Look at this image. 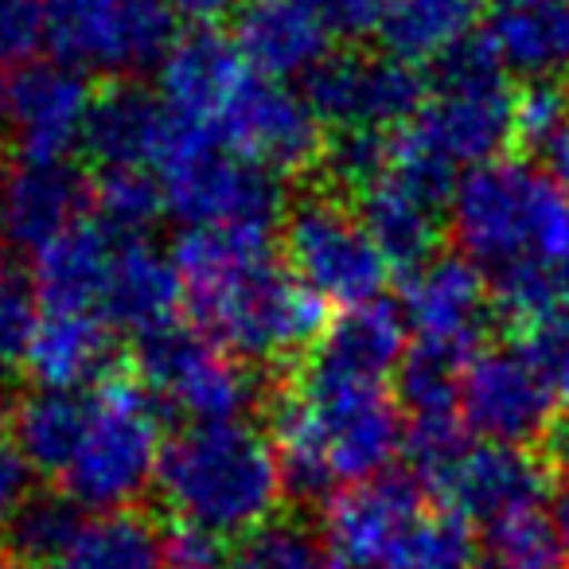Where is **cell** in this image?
I'll return each mask as SVG.
<instances>
[{
	"instance_id": "obj_1",
	"label": "cell",
	"mask_w": 569,
	"mask_h": 569,
	"mask_svg": "<svg viewBox=\"0 0 569 569\" xmlns=\"http://www.w3.org/2000/svg\"><path fill=\"white\" fill-rule=\"evenodd\" d=\"M191 325L238 363H277L312 351L325 336V309L273 242L183 230L172 246Z\"/></svg>"
},
{
	"instance_id": "obj_2",
	"label": "cell",
	"mask_w": 569,
	"mask_h": 569,
	"mask_svg": "<svg viewBox=\"0 0 569 569\" xmlns=\"http://www.w3.org/2000/svg\"><path fill=\"white\" fill-rule=\"evenodd\" d=\"M460 258L488 273H553L569 293V191L530 160H491L465 172L449 199Z\"/></svg>"
},
{
	"instance_id": "obj_3",
	"label": "cell",
	"mask_w": 569,
	"mask_h": 569,
	"mask_svg": "<svg viewBox=\"0 0 569 569\" xmlns=\"http://www.w3.org/2000/svg\"><path fill=\"white\" fill-rule=\"evenodd\" d=\"M157 491L183 527L230 546L266 527L284 499L273 441L246 418L183 426L164 445Z\"/></svg>"
},
{
	"instance_id": "obj_4",
	"label": "cell",
	"mask_w": 569,
	"mask_h": 569,
	"mask_svg": "<svg viewBox=\"0 0 569 569\" xmlns=\"http://www.w3.org/2000/svg\"><path fill=\"white\" fill-rule=\"evenodd\" d=\"M325 535L348 569H472V522L433 503L410 472H382L336 491Z\"/></svg>"
},
{
	"instance_id": "obj_5",
	"label": "cell",
	"mask_w": 569,
	"mask_h": 569,
	"mask_svg": "<svg viewBox=\"0 0 569 569\" xmlns=\"http://www.w3.org/2000/svg\"><path fill=\"white\" fill-rule=\"evenodd\" d=\"M515 102L519 94L507 87L503 63L488 40L476 36L437 63L426 106L410 126L398 129L395 144L460 180L472 168L499 160L515 141Z\"/></svg>"
},
{
	"instance_id": "obj_6",
	"label": "cell",
	"mask_w": 569,
	"mask_h": 569,
	"mask_svg": "<svg viewBox=\"0 0 569 569\" xmlns=\"http://www.w3.org/2000/svg\"><path fill=\"white\" fill-rule=\"evenodd\" d=\"M164 445L157 398L137 379L113 375L90 390L87 433L59 488L82 511H129L157 488Z\"/></svg>"
},
{
	"instance_id": "obj_7",
	"label": "cell",
	"mask_w": 569,
	"mask_h": 569,
	"mask_svg": "<svg viewBox=\"0 0 569 569\" xmlns=\"http://www.w3.org/2000/svg\"><path fill=\"white\" fill-rule=\"evenodd\" d=\"M164 214L183 230H219V234L269 242L289 219L281 176L234 157L214 141H196L160 168Z\"/></svg>"
},
{
	"instance_id": "obj_8",
	"label": "cell",
	"mask_w": 569,
	"mask_h": 569,
	"mask_svg": "<svg viewBox=\"0 0 569 569\" xmlns=\"http://www.w3.org/2000/svg\"><path fill=\"white\" fill-rule=\"evenodd\" d=\"M305 426L336 483H367L390 472L406 445V421L387 382L343 379L305 363L293 382Z\"/></svg>"
},
{
	"instance_id": "obj_9",
	"label": "cell",
	"mask_w": 569,
	"mask_h": 569,
	"mask_svg": "<svg viewBox=\"0 0 569 569\" xmlns=\"http://www.w3.org/2000/svg\"><path fill=\"white\" fill-rule=\"evenodd\" d=\"M48 51L79 74L129 82L160 67L180 40L168 0H43Z\"/></svg>"
},
{
	"instance_id": "obj_10",
	"label": "cell",
	"mask_w": 569,
	"mask_h": 569,
	"mask_svg": "<svg viewBox=\"0 0 569 569\" xmlns=\"http://www.w3.org/2000/svg\"><path fill=\"white\" fill-rule=\"evenodd\" d=\"M284 261L309 293L340 309L379 301L390 277V261L367 234L363 219L328 196H309L289 207Z\"/></svg>"
},
{
	"instance_id": "obj_11",
	"label": "cell",
	"mask_w": 569,
	"mask_h": 569,
	"mask_svg": "<svg viewBox=\"0 0 569 569\" xmlns=\"http://www.w3.org/2000/svg\"><path fill=\"white\" fill-rule=\"evenodd\" d=\"M137 375L160 410L188 418V426L238 421L253 406V382L230 351L196 325H168L137 340Z\"/></svg>"
},
{
	"instance_id": "obj_12",
	"label": "cell",
	"mask_w": 569,
	"mask_h": 569,
	"mask_svg": "<svg viewBox=\"0 0 569 569\" xmlns=\"http://www.w3.org/2000/svg\"><path fill=\"white\" fill-rule=\"evenodd\" d=\"M457 418L476 441L530 449L558 421V395L546 363L527 343H491L465 363Z\"/></svg>"
},
{
	"instance_id": "obj_13",
	"label": "cell",
	"mask_w": 569,
	"mask_h": 569,
	"mask_svg": "<svg viewBox=\"0 0 569 569\" xmlns=\"http://www.w3.org/2000/svg\"><path fill=\"white\" fill-rule=\"evenodd\" d=\"M452 188H457V176L395 144L387 172L356 191V214L363 219L367 234L375 238L390 269L413 273L437 258V246L449 230Z\"/></svg>"
},
{
	"instance_id": "obj_14",
	"label": "cell",
	"mask_w": 569,
	"mask_h": 569,
	"mask_svg": "<svg viewBox=\"0 0 569 569\" xmlns=\"http://www.w3.org/2000/svg\"><path fill=\"white\" fill-rule=\"evenodd\" d=\"M320 126L336 133H398L426 106V79L382 51H332L305 79Z\"/></svg>"
},
{
	"instance_id": "obj_15",
	"label": "cell",
	"mask_w": 569,
	"mask_h": 569,
	"mask_svg": "<svg viewBox=\"0 0 569 569\" xmlns=\"http://www.w3.org/2000/svg\"><path fill=\"white\" fill-rule=\"evenodd\" d=\"M214 141L273 176H297L325 160V126L289 82L246 74L214 126Z\"/></svg>"
},
{
	"instance_id": "obj_16",
	"label": "cell",
	"mask_w": 569,
	"mask_h": 569,
	"mask_svg": "<svg viewBox=\"0 0 569 569\" xmlns=\"http://www.w3.org/2000/svg\"><path fill=\"white\" fill-rule=\"evenodd\" d=\"M94 94L87 74L56 59H36L20 71L0 74V126L24 164L71 160V152L82 149Z\"/></svg>"
},
{
	"instance_id": "obj_17",
	"label": "cell",
	"mask_w": 569,
	"mask_h": 569,
	"mask_svg": "<svg viewBox=\"0 0 569 569\" xmlns=\"http://www.w3.org/2000/svg\"><path fill=\"white\" fill-rule=\"evenodd\" d=\"M402 317L421 348L449 351L472 359L483 348V336L496 317V297L483 269L460 253H437L406 277Z\"/></svg>"
},
{
	"instance_id": "obj_18",
	"label": "cell",
	"mask_w": 569,
	"mask_h": 569,
	"mask_svg": "<svg viewBox=\"0 0 569 569\" xmlns=\"http://www.w3.org/2000/svg\"><path fill=\"white\" fill-rule=\"evenodd\" d=\"M550 496V460L519 445L472 441L452 465L433 503L457 511L460 519L496 527L522 511H538Z\"/></svg>"
},
{
	"instance_id": "obj_19",
	"label": "cell",
	"mask_w": 569,
	"mask_h": 569,
	"mask_svg": "<svg viewBox=\"0 0 569 569\" xmlns=\"http://www.w3.org/2000/svg\"><path fill=\"white\" fill-rule=\"evenodd\" d=\"M191 133L196 129L180 126L168 113V106L160 102L157 90L129 79L110 82V87L94 94L82 149L98 160L102 172H113V168L160 172Z\"/></svg>"
},
{
	"instance_id": "obj_20",
	"label": "cell",
	"mask_w": 569,
	"mask_h": 569,
	"mask_svg": "<svg viewBox=\"0 0 569 569\" xmlns=\"http://www.w3.org/2000/svg\"><path fill=\"white\" fill-rule=\"evenodd\" d=\"M246 74L250 67L238 56L234 40L222 32H188L157 67V94L176 121L214 141V126Z\"/></svg>"
},
{
	"instance_id": "obj_21",
	"label": "cell",
	"mask_w": 569,
	"mask_h": 569,
	"mask_svg": "<svg viewBox=\"0 0 569 569\" xmlns=\"http://www.w3.org/2000/svg\"><path fill=\"white\" fill-rule=\"evenodd\" d=\"M94 207V183L71 160L9 168L0 183V234L17 250L40 253Z\"/></svg>"
},
{
	"instance_id": "obj_22",
	"label": "cell",
	"mask_w": 569,
	"mask_h": 569,
	"mask_svg": "<svg viewBox=\"0 0 569 569\" xmlns=\"http://www.w3.org/2000/svg\"><path fill=\"white\" fill-rule=\"evenodd\" d=\"M183 305V281L172 253L149 238H118V250L106 277L98 317L113 332H133L137 340L176 325Z\"/></svg>"
},
{
	"instance_id": "obj_23",
	"label": "cell",
	"mask_w": 569,
	"mask_h": 569,
	"mask_svg": "<svg viewBox=\"0 0 569 569\" xmlns=\"http://www.w3.org/2000/svg\"><path fill=\"white\" fill-rule=\"evenodd\" d=\"M332 28L301 0H246L234 17V48L253 74L289 82L309 79L332 56Z\"/></svg>"
},
{
	"instance_id": "obj_24",
	"label": "cell",
	"mask_w": 569,
	"mask_h": 569,
	"mask_svg": "<svg viewBox=\"0 0 569 569\" xmlns=\"http://www.w3.org/2000/svg\"><path fill=\"white\" fill-rule=\"evenodd\" d=\"M113 367H118V332L98 312H40L24 359V371L40 390L90 395L106 379H113Z\"/></svg>"
},
{
	"instance_id": "obj_25",
	"label": "cell",
	"mask_w": 569,
	"mask_h": 569,
	"mask_svg": "<svg viewBox=\"0 0 569 569\" xmlns=\"http://www.w3.org/2000/svg\"><path fill=\"white\" fill-rule=\"evenodd\" d=\"M118 238L121 234L87 214L67 234L32 253V293L40 312H98Z\"/></svg>"
},
{
	"instance_id": "obj_26",
	"label": "cell",
	"mask_w": 569,
	"mask_h": 569,
	"mask_svg": "<svg viewBox=\"0 0 569 569\" xmlns=\"http://www.w3.org/2000/svg\"><path fill=\"white\" fill-rule=\"evenodd\" d=\"M410 351V325L402 309L390 301H371L359 309H343L309 356V367L343 379L387 382L398 375Z\"/></svg>"
},
{
	"instance_id": "obj_27",
	"label": "cell",
	"mask_w": 569,
	"mask_h": 569,
	"mask_svg": "<svg viewBox=\"0 0 569 569\" xmlns=\"http://www.w3.org/2000/svg\"><path fill=\"white\" fill-rule=\"evenodd\" d=\"M483 0H382L375 40L382 56L406 67H437L476 40Z\"/></svg>"
},
{
	"instance_id": "obj_28",
	"label": "cell",
	"mask_w": 569,
	"mask_h": 569,
	"mask_svg": "<svg viewBox=\"0 0 569 569\" xmlns=\"http://www.w3.org/2000/svg\"><path fill=\"white\" fill-rule=\"evenodd\" d=\"M488 48L503 63L530 82L569 79V0L546 9H499L483 32Z\"/></svg>"
},
{
	"instance_id": "obj_29",
	"label": "cell",
	"mask_w": 569,
	"mask_h": 569,
	"mask_svg": "<svg viewBox=\"0 0 569 569\" xmlns=\"http://www.w3.org/2000/svg\"><path fill=\"white\" fill-rule=\"evenodd\" d=\"M87 418H90V395L36 387L32 395H24L17 402L9 429L36 476L63 480V472L71 468L74 452L82 445V433H87Z\"/></svg>"
},
{
	"instance_id": "obj_30",
	"label": "cell",
	"mask_w": 569,
	"mask_h": 569,
	"mask_svg": "<svg viewBox=\"0 0 569 569\" xmlns=\"http://www.w3.org/2000/svg\"><path fill=\"white\" fill-rule=\"evenodd\" d=\"M63 569H172L168 535L141 507L87 519Z\"/></svg>"
},
{
	"instance_id": "obj_31",
	"label": "cell",
	"mask_w": 569,
	"mask_h": 569,
	"mask_svg": "<svg viewBox=\"0 0 569 569\" xmlns=\"http://www.w3.org/2000/svg\"><path fill=\"white\" fill-rule=\"evenodd\" d=\"M82 527H87V515L63 488L32 491L0 535V553L12 561V569L63 566Z\"/></svg>"
},
{
	"instance_id": "obj_32",
	"label": "cell",
	"mask_w": 569,
	"mask_h": 569,
	"mask_svg": "<svg viewBox=\"0 0 569 569\" xmlns=\"http://www.w3.org/2000/svg\"><path fill=\"white\" fill-rule=\"evenodd\" d=\"M227 569H348L309 515H273L230 546Z\"/></svg>"
},
{
	"instance_id": "obj_33",
	"label": "cell",
	"mask_w": 569,
	"mask_h": 569,
	"mask_svg": "<svg viewBox=\"0 0 569 569\" xmlns=\"http://www.w3.org/2000/svg\"><path fill=\"white\" fill-rule=\"evenodd\" d=\"M515 141L569 191V82H530L515 102Z\"/></svg>"
},
{
	"instance_id": "obj_34",
	"label": "cell",
	"mask_w": 569,
	"mask_h": 569,
	"mask_svg": "<svg viewBox=\"0 0 569 569\" xmlns=\"http://www.w3.org/2000/svg\"><path fill=\"white\" fill-rule=\"evenodd\" d=\"M480 569H569V558L550 515L538 507L483 527Z\"/></svg>"
},
{
	"instance_id": "obj_35",
	"label": "cell",
	"mask_w": 569,
	"mask_h": 569,
	"mask_svg": "<svg viewBox=\"0 0 569 569\" xmlns=\"http://www.w3.org/2000/svg\"><path fill=\"white\" fill-rule=\"evenodd\" d=\"M164 214V188L157 172L113 168L94 180V219L121 238H149V227Z\"/></svg>"
},
{
	"instance_id": "obj_36",
	"label": "cell",
	"mask_w": 569,
	"mask_h": 569,
	"mask_svg": "<svg viewBox=\"0 0 569 569\" xmlns=\"http://www.w3.org/2000/svg\"><path fill=\"white\" fill-rule=\"evenodd\" d=\"M465 363L468 359L449 356V351L410 343L402 367H398V390H395L398 406H402L410 418H441V413H457Z\"/></svg>"
},
{
	"instance_id": "obj_37",
	"label": "cell",
	"mask_w": 569,
	"mask_h": 569,
	"mask_svg": "<svg viewBox=\"0 0 569 569\" xmlns=\"http://www.w3.org/2000/svg\"><path fill=\"white\" fill-rule=\"evenodd\" d=\"M527 348L542 359L553 379L561 418L553 421L550 437H546V460H553V465L566 472L569 468V309L561 312V317L546 320L535 332H527Z\"/></svg>"
},
{
	"instance_id": "obj_38",
	"label": "cell",
	"mask_w": 569,
	"mask_h": 569,
	"mask_svg": "<svg viewBox=\"0 0 569 569\" xmlns=\"http://www.w3.org/2000/svg\"><path fill=\"white\" fill-rule=\"evenodd\" d=\"M395 152V133H336L325 144V160L336 183L351 191H363L371 180H379Z\"/></svg>"
},
{
	"instance_id": "obj_39",
	"label": "cell",
	"mask_w": 569,
	"mask_h": 569,
	"mask_svg": "<svg viewBox=\"0 0 569 569\" xmlns=\"http://www.w3.org/2000/svg\"><path fill=\"white\" fill-rule=\"evenodd\" d=\"M36 325H40V301L32 293V281L0 273V379L24 367Z\"/></svg>"
},
{
	"instance_id": "obj_40",
	"label": "cell",
	"mask_w": 569,
	"mask_h": 569,
	"mask_svg": "<svg viewBox=\"0 0 569 569\" xmlns=\"http://www.w3.org/2000/svg\"><path fill=\"white\" fill-rule=\"evenodd\" d=\"M48 48L43 0H0V74L36 63Z\"/></svg>"
},
{
	"instance_id": "obj_41",
	"label": "cell",
	"mask_w": 569,
	"mask_h": 569,
	"mask_svg": "<svg viewBox=\"0 0 569 569\" xmlns=\"http://www.w3.org/2000/svg\"><path fill=\"white\" fill-rule=\"evenodd\" d=\"M32 476L36 472L24 460V452H20L12 429L0 421V535H4V527L12 522V515L24 507V499L36 491Z\"/></svg>"
},
{
	"instance_id": "obj_42",
	"label": "cell",
	"mask_w": 569,
	"mask_h": 569,
	"mask_svg": "<svg viewBox=\"0 0 569 569\" xmlns=\"http://www.w3.org/2000/svg\"><path fill=\"white\" fill-rule=\"evenodd\" d=\"M305 9H312L332 36H359V32H371L375 20H379L382 0H301Z\"/></svg>"
},
{
	"instance_id": "obj_43",
	"label": "cell",
	"mask_w": 569,
	"mask_h": 569,
	"mask_svg": "<svg viewBox=\"0 0 569 569\" xmlns=\"http://www.w3.org/2000/svg\"><path fill=\"white\" fill-rule=\"evenodd\" d=\"M180 24H188L191 32H219L222 20L238 17L246 0H168Z\"/></svg>"
},
{
	"instance_id": "obj_44",
	"label": "cell",
	"mask_w": 569,
	"mask_h": 569,
	"mask_svg": "<svg viewBox=\"0 0 569 569\" xmlns=\"http://www.w3.org/2000/svg\"><path fill=\"white\" fill-rule=\"evenodd\" d=\"M550 522H553V530H558L561 550H566V558H569V468L558 476V483H553V491H550Z\"/></svg>"
},
{
	"instance_id": "obj_45",
	"label": "cell",
	"mask_w": 569,
	"mask_h": 569,
	"mask_svg": "<svg viewBox=\"0 0 569 569\" xmlns=\"http://www.w3.org/2000/svg\"><path fill=\"white\" fill-rule=\"evenodd\" d=\"M546 4H561V0H499V9H546Z\"/></svg>"
},
{
	"instance_id": "obj_46",
	"label": "cell",
	"mask_w": 569,
	"mask_h": 569,
	"mask_svg": "<svg viewBox=\"0 0 569 569\" xmlns=\"http://www.w3.org/2000/svg\"><path fill=\"white\" fill-rule=\"evenodd\" d=\"M4 176H9V168H4V152H0V183H4Z\"/></svg>"
},
{
	"instance_id": "obj_47",
	"label": "cell",
	"mask_w": 569,
	"mask_h": 569,
	"mask_svg": "<svg viewBox=\"0 0 569 569\" xmlns=\"http://www.w3.org/2000/svg\"><path fill=\"white\" fill-rule=\"evenodd\" d=\"M0 569H12V561H9V558H4V553H0Z\"/></svg>"
},
{
	"instance_id": "obj_48",
	"label": "cell",
	"mask_w": 569,
	"mask_h": 569,
	"mask_svg": "<svg viewBox=\"0 0 569 569\" xmlns=\"http://www.w3.org/2000/svg\"><path fill=\"white\" fill-rule=\"evenodd\" d=\"M4 246H9V242H4V234H0V258H4ZM0 273H4V269H0Z\"/></svg>"
}]
</instances>
